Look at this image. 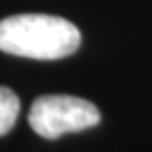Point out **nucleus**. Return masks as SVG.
<instances>
[{
	"label": "nucleus",
	"instance_id": "obj_1",
	"mask_svg": "<svg viewBox=\"0 0 152 152\" xmlns=\"http://www.w3.org/2000/svg\"><path fill=\"white\" fill-rule=\"evenodd\" d=\"M81 32L65 18L16 14L0 20V51L30 59H61L77 51Z\"/></svg>",
	"mask_w": 152,
	"mask_h": 152
},
{
	"label": "nucleus",
	"instance_id": "obj_2",
	"mask_svg": "<svg viewBox=\"0 0 152 152\" xmlns=\"http://www.w3.org/2000/svg\"><path fill=\"white\" fill-rule=\"evenodd\" d=\"M28 123L42 138L56 140L67 132L97 126L101 123V113L87 99L71 95H44L32 103Z\"/></svg>",
	"mask_w": 152,
	"mask_h": 152
},
{
	"label": "nucleus",
	"instance_id": "obj_3",
	"mask_svg": "<svg viewBox=\"0 0 152 152\" xmlns=\"http://www.w3.org/2000/svg\"><path fill=\"white\" fill-rule=\"evenodd\" d=\"M20 115V99L12 89L0 85V136L10 132Z\"/></svg>",
	"mask_w": 152,
	"mask_h": 152
}]
</instances>
